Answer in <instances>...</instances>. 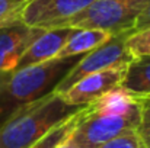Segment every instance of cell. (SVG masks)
Returning a JSON list of instances; mask_svg holds the SVG:
<instances>
[{"instance_id":"1","label":"cell","mask_w":150,"mask_h":148,"mask_svg":"<svg viewBox=\"0 0 150 148\" xmlns=\"http://www.w3.org/2000/svg\"><path fill=\"white\" fill-rule=\"evenodd\" d=\"M139 125V103L117 87L82 107L70 137L79 148H96L124 132L137 131Z\"/></svg>"},{"instance_id":"2","label":"cell","mask_w":150,"mask_h":148,"mask_svg":"<svg viewBox=\"0 0 150 148\" xmlns=\"http://www.w3.org/2000/svg\"><path fill=\"white\" fill-rule=\"evenodd\" d=\"M82 107L66 103L57 92L51 90L45 96L18 107L0 123V148H31Z\"/></svg>"},{"instance_id":"3","label":"cell","mask_w":150,"mask_h":148,"mask_svg":"<svg viewBox=\"0 0 150 148\" xmlns=\"http://www.w3.org/2000/svg\"><path fill=\"white\" fill-rule=\"evenodd\" d=\"M80 57L82 55L52 58L45 62L0 74V123L18 107L54 90Z\"/></svg>"},{"instance_id":"4","label":"cell","mask_w":150,"mask_h":148,"mask_svg":"<svg viewBox=\"0 0 150 148\" xmlns=\"http://www.w3.org/2000/svg\"><path fill=\"white\" fill-rule=\"evenodd\" d=\"M149 0H95L60 28L99 29L111 35L133 32L137 18Z\"/></svg>"},{"instance_id":"5","label":"cell","mask_w":150,"mask_h":148,"mask_svg":"<svg viewBox=\"0 0 150 148\" xmlns=\"http://www.w3.org/2000/svg\"><path fill=\"white\" fill-rule=\"evenodd\" d=\"M130 32H122L112 35L105 44L98 48L92 49L80 57V60L69 70V73L60 80V83L54 87V92L58 95L69 90L73 84L82 80L86 76L99 73L108 68L127 67L131 61L133 55L127 48V36Z\"/></svg>"},{"instance_id":"6","label":"cell","mask_w":150,"mask_h":148,"mask_svg":"<svg viewBox=\"0 0 150 148\" xmlns=\"http://www.w3.org/2000/svg\"><path fill=\"white\" fill-rule=\"evenodd\" d=\"M93 1L95 0H28L21 12L19 20L29 28H60Z\"/></svg>"},{"instance_id":"7","label":"cell","mask_w":150,"mask_h":148,"mask_svg":"<svg viewBox=\"0 0 150 148\" xmlns=\"http://www.w3.org/2000/svg\"><path fill=\"white\" fill-rule=\"evenodd\" d=\"M124 73L125 67H117L86 76L82 80H79L76 84H73L69 90L60 93V96L69 105L86 106L91 102H95L96 99L120 87Z\"/></svg>"},{"instance_id":"8","label":"cell","mask_w":150,"mask_h":148,"mask_svg":"<svg viewBox=\"0 0 150 148\" xmlns=\"http://www.w3.org/2000/svg\"><path fill=\"white\" fill-rule=\"evenodd\" d=\"M45 29L29 28L21 20L0 29V74L10 73L18 64L28 47Z\"/></svg>"},{"instance_id":"9","label":"cell","mask_w":150,"mask_h":148,"mask_svg":"<svg viewBox=\"0 0 150 148\" xmlns=\"http://www.w3.org/2000/svg\"><path fill=\"white\" fill-rule=\"evenodd\" d=\"M74 28H52L45 29L29 47L23 52L18 68L40 64L50 61L57 57V54L61 51V48L66 45L67 39L73 34Z\"/></svg>"},{"instance_id":"10","label":"cell","mask_w":150,"mask_h":148,"mask_svg":"<svg viewBox=\"0 0 150 148\" xmlns=\"http://www.w3.org/2000/svg\"><path fill=\"white\" fill-rule=\"evenodd\" d=\"M120 87L131 97L150 96V55L133 57L125 67Z\"/></svg>"},{"instance_id":"11","label":"cell","mask_w":150,"mask_h":148,"mask_svg":"<svg viewBox=\"0 0 150 148\" xmlns=\"http://www.w3.org/2000/svg\"><path fill=\"white\" fill-rule=\"evenodd\" d=\"M112 35L99 29H83L74 28L73 34L67 39L66 45L57 54L55 58H69L74 55H83L92 49L105 44Z\"/></svg>"},{"instance_id":"12","label":"cell","mask_w":150,"mask_h":148,"mask_svg":"<svg viewBox=\"0 0 150 148\" xmlns=\"http://www.w3.org/2000/svg\"><path fill=\"white\" fill-rule=\"evenodd\" d=\"M79 112H76L73 116L67 118L66 121H63L61 123H58L55 128H52L48 134H45L41 140H38L31 148H55L64 138H67L71 134V131H73V128L76 125Z\"/></svg>"},{"instance_id":"13","label":"cell","mask_w":150,"mask_h":148,"mask_svg":"<svg viewBox=\"0 0 150 148\" xmlns=\"http://www.w3.org/2000/svg\"><path fill=\"white\" fill-rule=\"evenodd\" d=\"M28 0H0V29L19 22L21 12Z\"/></svg>"},{"instance_id":"14","label":"cell","mask_w":150,"mask_h":148,"mask_svg":"<svg viewBox=\"0 0 150 148\" xmlns=\"http://www.w3.org/2000/svg\"><path fill=\"white\" fill-rule=\"evenodd\" d=\"M127 48L133 57L150 55V28L131 32L127 36Z\"/></svg>"},{"instance_id":"15","label":"cell","mask_w":150,"mask_h":148,"mask_svg":"<svg viewBox=\"0 0 150 148\" xmlns=\"http://www.w3.org/2000/svg\"><path fill=\"white\" fill-rule=\"evenodd\" d=\"M96 148H147V145L137 131H128Z\"/></svg>"},{"instance_id":"16","label":"cell","mask_w":150,"mask_h":148,"mask_svg":"<svg viewBox=\"0 0 150 148\" xmlns=\"http://www.w3.org/2000/svg\"><path fill=\"white\" fill-rule=\"evenodd\" d=\"M134 99L140 107V125L137 128V132L143 138H147V137H150V96Z\"/></svg>"},{"instance_id":"17","label":"cell","mask_w":150,"mask_h":148,"mask_svg":"<svg viewBox=\"0 0 150 148\" xmlns=\"http://www.w3.org/2000/svg\"><path fill=\"white\" fill-rule=\"evenodd\" d=\"M147 28H150V0L146 4V7L143 9V12L140 13V16L137 18L136 25L133 28V32H139V31H143Z\"/></svg>"},{"instance_id":"18","label":"cell","mask_w":150,"mask_h":148,"mask_svg":"<svg viewBox=\"0 0 150 148\" xmlns=\"http://www.w3.org/2000/svg\"><path fill=\"white\" fill-rule=\"evenodd\" d=\"M55 148H79V147L74 144V141H73L71 137L69 135L67 138H64V140H63V141H61Z\"/></svg>"},{"instance_id":"19","label":"cell","mask_w":150,"mask_h":148,"mask_svg":"<svg viewBox=\"0 0 150 148\" xmlns=\"http://www.w3.org/2000/svg\"><path fill=\"white\" fill-rule=\"evenodd\" d=\"M143 140H144V142H146L147 148H150V137H147V138H143Z\"/></svg>"}]
</instances>
